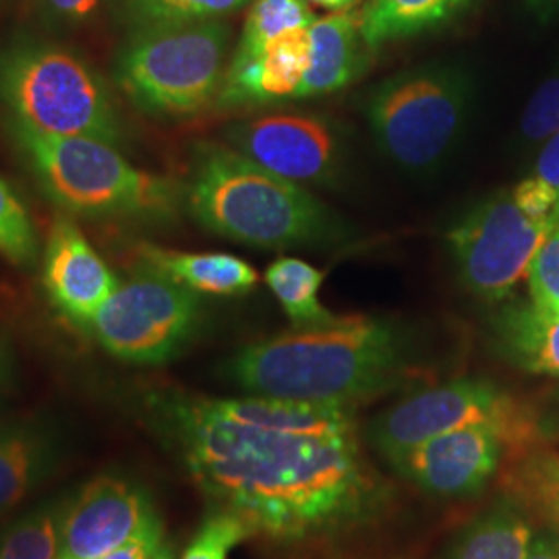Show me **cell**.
<instances>
[{"label":"cell","mask_w":559,"mask_h":559,"mask_svg":"<svg viewBox=\"0 0 559 559\" xmlns=\"http://www.w3.org/2000/svg\"><path fill=\"white\" fill-rule=\"evenodd\" d=\"M201 491L274 539L332 533L360 519L376 480L357 433L302 436L224 415L214 399H175L162 408Z\"/></svg>","instance_id":"cell-1"},{"label":"cell","mask_w":559,"mask_h":559,"mask_svg":"<svg viewBox=\"0 0 559 559\" xmlns=\"http://www.w3.org/2000/svg\"><path fill=\"white\" fill-rule=\"evenodd\" d=\"M406 367V340L376 318H336L261 340L230 362V376L255 396L348 404L388 390Z\"/></svg>","instance_id":"cell-2"},{"label":"cell","mask_w":559,"mask_h":559,"mask_svg":"<svg viewBox=\"0 0 559 559\" xmlns=\"http://www.w3.org/2000/svg\"><path fill=\"white\" fill-rule=\"evenodd\" d=\"M187 203L203 228L261 249L330 245L346 235L338 216L305 187L218 143L198 147Z\"/></svg>","instance_id":"cell-3"},{"label":"cell","mask_w":559,"mask_h":559,"mask_svg":"<svg viewBox=\"0 0 559 559\" xmlns=\"http://www.w3.org/2000/svg\"><path fill=\"white\" fill-rule=\"evenodd\" d=\"M471 104V75L456 64L431 62L376 83L360 110L388 160L408 175H429L456 150Z\"/></svg>","instance_id":"cell-4"},{"label":"cell","mask_w":559,"mask_h":559,"mask_svg":"<svg viewBox=\"0 0 559 559\" xmlns=\"http://www.w3.org/2000/svg\"><path fill=\"white\" fill-rule=\"evenodd\" d=\"M15 133L46 195L69 212L156 218L177 205L168 180L135 168L108 141L52 138L17 122Z\"/></svg>","instance_id":"cell-5"},{"label":"cell","mask_w":559,"mask_h":559,"mask_svg":"<svg viewBox=\"0 0 559 559\" xmlns=\"http://www.w3.org/2000/svg\"><path fill=\"white\" fill-rule=\"evenodd\" d=\"M0 98L15 122L52 138L117 143L120 124L100 78L75 55L23 46L0 60Z\"/></svg>","instance_id":"cell-6"},{"label":"cell","mask_w":559,"mask_h":559,"mask_svg":"<svg viewBox=\"0 0 559 559\" xmlns=\"http://www.w3.org/2000/svg\"><path fill=\"white\" fill-rule=\"evenodd\" d=\"M226 46L228 27L218 20L145 27L120 57V85L145 112H200L221 90Z\"/></svg>","instance_id":"cell-7"},{"label":"cell","mask_w":559,"mask_h":559,"mask_svg":"<svg viewBox=\"0 0 559 559\" xmlns=\"http://www.w3.org/2000/svg\"><path fill=\"white\" fill-rule=\"evenodd\" d=\"M468 425H498L510 454L533 445L539 427L533 411L483 380H459L400 400L371 425V441L388 462L425 441Z\"/></svg>","instance_id":"cell-8"},{"label":"cell","mask_w":559,"mask_h":559,"mask_svg":"<svg viewBox=\"0 0 559 559\" xmlns=\"http://www.w3.org/2000/svg\"><path fill=\"white\" fill-rule=\"evenodd\" d=\"M200 321V295L147 267L119 284L87 328L117 359L160 365L179 355Z\"/></svg>","instance_id":"cell-9"},{"label":"cell","mask_w":559,"mask_h":559,"mask_svg":"<svg viewBox=\"0 0 559 559\" xmlns=\"http://www.w3.org/2000/svg\"><path fill=\"white\" fill-rule=\"evenodd\" d=\"M556 228V222L526 212L514 191L485 198L448 233L462 284L479 299H506Z\"/></svg>","instance_id":"cell-10"},{"label":"cell","mask_w":559,"mask_h":559,"mask_svg":"<svg viewBox=\"0 0 559 559\" xmlns=\"http://www.w3.org/2000/svg\"><path fill=\"white\" fill-rule=\"evenodd\" d=\"M228 141L249 160L300 187L334 185L346 160L338 122L311 110H282L242 120L230 129Z\"/></svg>","instance_id":"cell-11"},{"label":"cell","mask_w":559,"mask_h":559,"mask_svg":"<svg viewBox=\"0 0 559 559\" xmlns=\"http://www.w3.org/2000/svg\"><path fill=\"white\" fill-rule=\"evenodd\" d=\"M150 496L131 480H90L60 516L59 559H100L158 522Z\"/></svg>","instance_id":"cell-12"},{"label":"cell","mask_w":559,"mask_h":559,"mask_svg":"<svg viewBox=\"0 0 559 559\" xmlns=\"http://www.w3.org/2000/svg\"><path fill=\"white\" fill-rule=\"evenodd\" d=\"M510 448L498 425H468L425 441L390 464L400 477L441 498H466L480 491Z\"/></svg>","instance_id":"cell-13"},{"label":"cell","mask_w":559,"mask_h":559,"mask_svg":"<svg viewBox=\"0 0 559 559\" xmlns=\"http://www.w3.org/2000/svg\"><path fill=\"white\" fill-rule=\"evenodd\" d=\"M119 280L69 218H57L44 260V286L55 307L81 325H90Z\"/></svg>","instance_id":"cell-14"},{"label":"cell","mask_w":559,"mask_h":559,"mask_svg":"<svg viewBox=\"0 0 559 559\" xmlns=\"http://www.w3.org/2000/svg\"><path fill=\"white\" fill-rule=\"evenodd\" d=\"M313 41L309 27H295L265 44L251 62H230L222 81L226 106L295 100L311 64Z\"/></svg>","instance_id":"cell-15"},{"label":"cell","mask_w":559,"mask_h":559,"mask_svg":"<svg viewBox=\"0 0 559 559\" xmlns=\"http://www.w3.org/2000/svg\"><path fill=\"white\" fill-rule=\"evenodd\" d=\"M313 52L311 64L295 100H311L336 94L367 71L369 44L362 38L360 11H338L313 21L309 27Z\"/></svg>","instance_id":"cell-16"},{"label":"cell","mask_w":559,"mask_h":559,"mask_svg":"<svg viewBox=\"0 0 559 559\" xmlns=\"http://www.w3.org/2000/svg\"><path fill=\"white\" fill-rule=\"evenodd\" d=\"M141 258L150 267L187 286L198 295L235 297L258 286V272L251 263L230 253H187L158 247H143Z\"/></svg>","instance_id":"cell-17"},{"label":"cell","mask_w":559,"mask_h":559,"mask_svg":"<svg viewBox=\"0 0 559 559\" xmlns=\"http://www.w3.org/2000/svg\"><path fill=\"white\" fill-rule=\"evenodd\" d=\"M473 0H367L360 29L369 48L411 38L454 20Z\"/></svg>","instance_id":"cell-18"},{"label":"cell","mask_w":559,"mask_h":559,"mask_svg":"<svg viewBox=\"0 0 559 559\" xmlns=\"http://www.w3.org/2000/svg\"><path fill=\"white\" fill-rule=\"evenodd\" d=\"M533 526L516 501L501 500L473 522L450 551V559H524Z\"/></svg>","instance_id":"cell-19"},{"label":"cell","mask_w":559,"mask_h":559,"mask_svg":"<svg viewBox=\"0 0 559 559\" xmlns=\"http://www.w3.org/2000/svg\"><path fill=\"white\" fill-rule=\"evenodd\" d=\"M500 338L522 367L559 378V316L512 307L501 316Z\"/></svg>","instance_id":"cell-20"},{"label":"cell","mask_w":559,"mask_h":559,"mask_svg":"<svg viewBox=\"0 0 559 559\" xmlns=\"http://www.w3.org/2000/svg\"><path fill=\"white\" fill-rule=\"evenodd\" d=\"M506 485L524 508L559 531V454L537 443L512 452Z\"/></svg>","instance_id":"cell-21"},{"label":"cell","mask_w":559,"mask_h":559,"mask_svg":"<svg viewBox=\"0 0 559 559\" xmlns=\"http://www.w3.org/2000/svg\"><path fill=\"white\" fill-rule=\"evenodd\" d=\"M323 272L295 258L276 260L265 270V284L295 328H316L336 320L320 300Z\"/></svg>","instance_id":"cell-22"},{"label":"cell","mask_w":559,"mask_h":559,"mask_svg":"<svg viewBox=\"0 0 559 559\" xmlns=\"http://www.w3.org/2000/svg\"><path fill=\"white\" fill-rule=\"evenodd\" d=\"M316 15L311 13L307 0H255L233 62H251L258 59L267 41L295 27H311Z\"/></svg>","instance_id":"cell-23"},{"label":"cell","mask_w":559,"mask_h":559,"mask_svg":"<svg viewBox=\"0 0 559 559\" xmlns=\"http://www.w3.org/2000/svg\"><path fill=\"white\" fill-rule=\"evenodd\" d=\"M40 462V443L32 436L20 431L0 436V514L27 496L38 477Z\"/></svg>","instance_id":"cell-24"},{"label":"cell","mask_w":559,"mask_h":559,"mask_svg":"<svg viewBox=\"0 0 559 559\" xmlns=\"http://www.w3.org/2000/svg\"><path fill=\"white\" fill-rule=\"evenodd\" d=\"M247 0H124L127 13L141 29L218 20L221 15L240 9Z\"/></svg>","instance_id":"cell-25"},{"label":"cell","mask_w":559,"mask_h":559,"mask_svg":"<svg viewBox=\"0 0 559 559\" xmlns=\"http://www.w3.org/2000/svg\"><path fill=\"white\" fill-rule=\"evenodd\" d=\"M60 519L40 510L15 522L0 539V559H59Z\"/></svg>","instance_id":"cell-26"},{"label":"cell","mask_w":559,"mask_h":559,"mask_svg":"<svg viewBox=\"0 0 559 559\" xmlns=\"http://www.w3.org/2000/svg\"><path fill=\"white\" fill-rule=\"evenodd\" d=\"M0 253L23 265L36 258L38 237L34 222L15 191L0 179Z\"/></svg>","instance_id":"cell-27"},{"label":"cell","mask_w":559,"mask_h":559,"mask_svg":"<svg viewBox=\"0 0 559 559\" xmlns=\"http://www.w3.org/2000/svg\"><path fill=\"white\" fill-rule=\"evenodd\" d=\"M251 535H255V531L240 516L216 510L201 524L180 559H228L230 551Z\"/></svg>","instance_id":"cell-28"},{"label":"cell","mask_w":559,"mask_h":559,"mask_svg":"<svg viewBox=\"0 0 559 559\" xmlns=\"http://www.w3.org/2000/svg\"><path fill=\"white\" fill-rule=\"evenodd\" d=\"M559 133V69L540 83L520 117V138L539 145Z\"/></svg>","instance_id":"cell-29"},{"label":"cell","mask_w":559,"mask_h":559,"mask_svg":"<svg viewBox=\"0 0 559 559\" xmlns=\"http://www.w3.org/2000/svg\"><path fill=\"white\" fill-rule=\"evenodd\" d=\"M526 278L533 307L559 316V226L540 245Z\"/></svg>","instance_id":"cell-30"},{"label":"cell","mask_w":559,"mask_h":559,"mask_svg":"<svg viewBox=\"0 0 559 559\" xmlns=\"http://www.w3.org/2000/svg\"><path fill=\"white\" fill-rule=\"evenodd\" d=\"M164 526L162 520L147 526L138 537L127 540L124 545L117 547L115 551L106 554L100 559H154L164 547Z\"/></svg>","instance_id":"cell-31"},{"label":"cell","mask_w":559,"mask_h":559,"mask_svg":"<svg viewBox=\"0 0 559 559\" xmlns=\"http://www.w3.org/2000/svg\"><path fill=\"white\" fill-rule=\"evenodd\" d=\"M535 177L551 185L559 193V133L547 140L535 164Z\"/></svg>","instance_id":"cell-32"},{"label":"cell","mask_w":559,"mask_h":559,"mask_svg":"<svg viewBox=\"0 0 559 559\" xmlns=\"http://www.w3.org/2000/svg\"><path fill=\"white\" fill-rule=\"evenodd\" d=\"M48 4L64 20L83 21L96 11L98 0H48Z\"/></svg>","instance_id":"cell-33"},{"label":"cell","mask_w":559,"mask_h":559,"mask_svg":"<svg viewBox=\"0 0 559 559\" xmlns=\"http://www.w3.org/2000/svg\"><path fill=\"white\" fill-rule=\"evenodd\" d=\"M524 559H559L558 535L540 533L537 537H533Z\"/></svg>","instance_id":"cell-34"},{"label":"cell","mask_w":559,"mask_h":559,"mask_svg":"<svg viewBox=\"0 0 559 559\" xmlns=\"http://www.w3.org/2000/svg\"><path fill=\"white\" fill-rule=\"evenodd\" d=\"M526 4L540 20H549L559 13V0H526Z\"/></svg>","instance_id":"cell-35"},{"label":"cell","mask_w":559,"mask_h":559,"mask_svg":"<svg viewBox=\"0 0 559 559\" xmlns=\"http://www.w3.org/2000/svg\"><path fill=\"white\" fill-rule=\"evenodd\" d=\"M313 4H318L321 9H328V11H348V7L355 2V0H311Z\"/></svg>","instance_id":"cell-36"},{"label":"cell","mask_w":559,"mask_h":559,"mask_svg":"<svg viewBox=\"0 0 559 559\" xmlns=\"http://www.w3.org/2000/svg\"><path fill=\"white\" fill-rule=\"evenodd\" d=\"M154 559H175V556H173V549H170L168 545H164L160 549V554Z\"/></svg>","instance_id":"cell-37"},{"label":"cell","mask_w":559,"mask_h":559,"mask_svg":"<svg viewBox=\"0 0 559 559\" xmlns=\"http://www.w3.org/2000/svg\"><path fill=\"white\" fill-rule=\"evenodd\" d=\"M2 373H4V360H2V355H0V378H2Z\"/></svg>","instance_id":"cell-38"}]
</instances>
